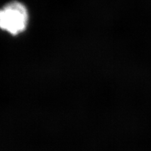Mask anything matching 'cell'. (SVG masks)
Returning a JSON list of instances; mask_svg holds the SVG:
<instances>
[{
  "instance_id": "cell-1",
  "label": "cell",
  "mask_w": 151,
  "mask_h": 151,
  "mask_svg": "<svg viewBox=\"0 0 151 151\" xmlns=\"http://www.w3.org/2000/svg\"><path fill=\"white\" fill-rule=\"evenodd\" d=\"M28 13L24 4L12 1L0 9V28L16 35L26 29Z\"/></svg>"
}]
</instances>
